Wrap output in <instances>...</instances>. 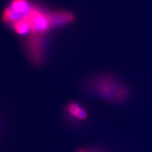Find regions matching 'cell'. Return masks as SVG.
<instances>
[{
    "label": "cell",
    "mask_w": 152,
    "mask_h": 152,
    "mask_svg": "<svg viewBox=\"0 0 152 152\" xmlns=\"http://www.w3.org/2000/svg\"><path fill=\"white\" fill-rule=\"evenodd\" d=\"M92 86L96 94L108 100L121 102L129 95L128 87L112 75L99 76L94 79Z\"/></svg>",
    "instance_id": "obj_1"
},
{
    "label": "cell",
    "mask_w": 152,
    "mask_h": 152,
    "mask_svg": "<svg viewBox=\"0 0 152 152\" xmlns=\"http://www.w3.org/2000/svg\"><path fill=\"white\" fill-rule=\"evenodd\" d=\"M68 112L73 118L85 121L87 118V113L84 108L77 102H71L68 105Z\"/></svg>",
    "instance_id": "obj_2"
},
{
    "label": "cell",
    "mask_w": 152,
    "mask_h": 152,
    "mask_svg": "<svg viewBox=\"0 0 152 152\" xmlns=\"http://www.w3.org/2000/svg\"><path fill=\"white\" fill-rule=\"evenodd\" d=\"M78 152H87V151H80Z\"/></svg>",
    "instance_id": "obj_3"
}]
</instances>
